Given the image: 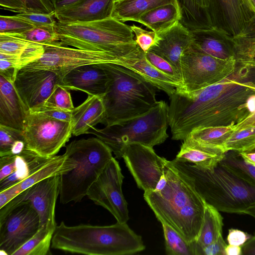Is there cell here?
<instances>
[{
  "label": "cell",
  "instance_id": "58",
  "mask_svg": "<svg viewBox=\"0 0 255 255\" xmlns=\"http://www.w3.org/2000/svg\"><path fill=\"white\" fill-rule=\"evenodd\" d=\"M255 122V113L253 115L249 117L248 119L238 124L235 128V130L238 131L244 129L248 127L253 125Z\"/></svg>",
  "mask_w": 255,
  "mask_h": 255
},
{
  "label": "cell",
  "instance_id": "44",
  "mask_svg": "<svg viewBox=\"0 0 255 255\" xmlns=\"http://www.w3.org/2000/svg\"><path fill=\"white\" fill-rule=\"evenodd\" d=\"M33 27L15 15L0 16V33H20Z\"/></svg>",
  "mask_w": 255,
  "mask_h": 255
},
{
  "label": "cell",
  "instance_id": "34",
  "mask_svg": "<svg viewBox=\"0 0 255 255\" xmlns=\"http://www.w3.org/2000/svg\"><path fill=\"white\" fill-rule=\"evenodd\" d=\"M221 162L236 175L255 186V166L247 162L239 152L227 151Z\"/></svg>",
  "mask_w": 255,
  "mask_h": 255
},
{
  "label": "cell",
  "instance_id": "50",
  "mask_svg": "<svg viewBox=\"0 0 255 255\" xmlns=\"http://www.w3.org/2000/svg\"><path fill=\"white\" fill-rule=\"evenodd\" d=\"M15 167L14 155L0 156V181L12 174Z\"/></svg>",
  "mask_w": 255,
  "mask_h": 255
},
{
  "label": "cell",
  "instance_id": "63",
  "mask_svg": "<svg viewBox=\"0 0 255 255\" xmlns=\"http://www.w3.org/2000/svg\"><path fill=\"white\" fill-rule=\"evenodd\" d=\"M252 0V1L253 2L254 4L255 5V0Z\"/></svg>",
  "mask_w": 255,
  "mask_h": 255
},
{
  "label": "cell",
  "instance_id": "30",
  "mask_svg": "<svg viewBox=\"0 0 255 255\" xmlns=\"http://www.w3.org/2000/svg\"><path fill=\"white\" fill-rule=\"evenodd\" d=\"M223 221L219 211L206 203L199 234L196 240L191 242L194 255L197 249L212 244L222 236Z\"/></svg>",
  "mask_w": 255,
  "mask_h": 255
},
{
  "label": "cell",
  "instance_id": "60",
  "mask_svg": "<svg viewBox=\"0 0 255 255\" xmlns=\"http://www.w3.org/2000/svg\"><path fill=\"white\" fill-rule=\"evenodd\" d=\"M167 178L163 169V172L157 183L155 189L153 190L156 191H160L163 190L167 184Z\"/></svg>",
  "mask_w": 255,
  "mask_h": 255
},
{
  "label": "cell",
  "instance_id": "14",
  "mask_svg": "<svg viewBox=\"0 0 255 255\" xmlns=\"http://www.w3.org/2000/svg\"><path fill=\"white\" fill-rule=\"evenodd\" d=\"M39 228V216L28 204L15 206L0 222V255H12Z\"/></svg>",
  "mask_w": 255,
  "mask_h": 255
},
{
  "label": "cell",
  "instance_id": "33",
  "mask_svg": "<svg viewBox=\"0 0 255 255\" xmlns=\"http://www.w3.org/2000/svg\"><path fill=\"white\" fill-rule=\"evenodd\" d=\"M231 43L236 62L255 63V27L234 36Z\"/></svg>",
  "mask_w": 255,
  "mask_h": 255
},
{
  "label": "cell",
  "instance_id": "31",
  "mask_svg": "<svg viewBox=\"0 0 255 255\" xmlns=\"http://www.w3.org/2000/svg\"><path fill=\"white\" fill-rule=\"evenodd\" d=\"M190 30L193 37V44L201 51L220 59H234L232 45L229 46L220 39L204 34L201 28Z\"/></svg>",
  "mask_w": 255,
  "mask_h": 255
},
{
  "label": "cell",
  "instance_id": "28",
  "mask_svg": "<svg viewBox=\"0 0 255 255\" xmlns=\"http://www.w3.org/2000/svg\"><path fill=\"white\" fill-rule=\"evenodd\" d=\"M169 3L180 4L179 0H116L112 16L124 23L136 22L143 13Z\"/></svg>",
  "mask_w": 255,
  "mask_h": 255
},
{
  "label": "cell",
  "instance_id": "32",
  "mask_svg": "<svg viewBox=\"0 0 255 255\" xmlns=\"http://www.w3.org/2000/svg\"><path fill=\"white\" fill-rule=\"evenodd\" d=\"M56 228L39 227L37 232L12 255H47L51 254L50 248Z\"/></svg>",
  "mask_w": 255,
  "mask_h": 255
},
{
  "label": "cell",
  "instance_id": "55",
  "mask_svg": "<svg viewBox=\"0 0 255 255\" xmlns=\"http://www.w3.org/2000/svg\"><path fill=\"white\" fill-rule=\"evenodd\" d=\"M26 148L24 138L16 141L12 145L10 151V155H16L21 153Z\"/></svg>",
  "mask_w": 255,
  "mask_h": 255
},
{
  "label": "cell",
  "instance_id": "20",
  "mask_svg": "<svg viewBox=\"0 0 255 255\" xmlns=\"http://www.w3.org/2000/svg\"><path fill=\"white\" fill-rule=\"evenodd\" d=\"M75 164L64 153L51 159L22 181L0 192V208L17 195L39 181L54 175H61L74 168Z\"/></svg>",
  "mask_w": 255,
  "mask_h": 255
},
{
  "label": "cell",
  "instance_id": "22",
  "mask_svg": "<svg viewBox=\"0 0 255 255\" xmlns=\"http://www.w3.org/2000/svg\"><path fill=\"white\" fill-rule=\"evenodd\" d=\"M105 109L101 97L88 95L86 100L72 111V135L87 133L99 123H103Z\"/></svg>",
  "mask_w": 255,
  "mask_h": 255
},
{
  "label": "cell",
  "instance_id": "29",
  "mask_svg": "<svg viewBox=\"0 0 255 255\" xmlns=\"http://www.w3.org/2000/svg\"><path fill=\"white\" fill-rule=\"evenodd\" d=\"M235 131L234 127H210L192 130L184 139L225 153V144Z\"/></svg>",
  "mask_w": 255,
  "mask_h": 255
},
{
  "label": "cell",
  "instance_id": "21",
  "mask_svg": "<svg viewBox=\"0 0 255 255\" xmlns=\"http://www.w3.org/2000/svg\"><path fill=\"white\" fill-rule=\"evenodd\" d=\"M26 114L13 82L0 74V124L22 131Z\"/></svg>",
  "mask_w": 255,
  "mask_h": 255
},
{
  "label": "cell",
  "instance_id": "46",
  "mask_svg": "<svg viewBox=\"0 0 255 255\" xmlns=\"http://www.w3.org/2000/svg\"><path fill=\"white\" fill-rule=\"evenodd\" d=\"M179 1L182 11L183 18L186 20L185 23L191 26H193V29L198 28L200 17L193 0H179Z\"/></svg>",
  "mask_w": 255,
  "mask_h": 255
},
{
  "label": "cell",
  "instance_id": "61",
  "mask_svg": "<svg viewBox=\"0 0 255 255\" xmlns=\"http://www.w3.org/2000/svg\"><path fill=\"white\" fill-rule=\"evenodd\" d=\"M244 214L249 215L255 219V203L247 208Z\"/></svg>",
  "mask_w": 255,
  "mask_h": 255
},
{
  "label": "cell",
  "instance_id": "15",
  "mask_svg": "<svg viewBox=\"0 0 255 255\" xmlns=\"http://www.w3.org/2000/svg\"><path fill=\"white\" fill-rule=\"evenodd\" d=\"M122 158L139 188L144 191L155 189L163 172L164 157L153 147L135 143L124 148Z\"/></svg>",
  "mask_w": 255,
  "mask_h": 255
},
{
  "label": "cell",
  "instance_id": "57",
  "mask_svg": "<svg viewBox=\"0 0 255 255\" xmlns=\"http://www.w3.org/2000/svg\"><path fill=\"white\" fill-rule=\"evenodd\" d=\"M225 255H243L242 247L227 245L225 249Z\"/></svg>",
  "mask_w": 255,
  "mask_h": 255
},
{
  "label": "cell",
  "instance_id": "12",
  "mask_svg": "<svg viewBox=\"0 0 255 255\" xmlns=\"http://www.w3.org/2000/svg\"><path fill=\"white\" fill-rule=\"evenodd\" d=\"M60 190V175L43 179L23 191L0 208V222L16 205L28 204L37 213L39 227L56 228L55 207Z\"/></svg>",
  "mask_w": 255,
  "mask_h": 255
},
{
  "label": "cell",
  "instance_id": "8",
  "mask_svg": "<svg viewBox=\"0 0 255 255\" xmlns=\"http://www.w3.org/2000/svg\"><path fill=\"white\" fill-rule=\"evenodd\" d=\"M168 105L161 100L141 116L102 129L94 127L87 133L96 135L120 159L128 144L137 143L153 147L163 143L168 137Z\"/></svg>",
  "mask_w": 255,
  "mask_h": 255
},
{
  "label": "cell",
  "instance_id": "1",
  "mask_svg": "<svg viewBox=\"0 0 255 255\" xmlns=\"http://www.w3.org/2000/svg\"><path fill=\"white\" fill-rule=\"evenodd\" d=\"M255 95V63L236 62L224 79L194 92L176 88L168 105L172 139L183 140L198 128L235 127L252 116L248 101Z\"/></svg>",
  "mask_w": 255,
  "mask_h": 255
},
{
  "label": "cell",
  "instance_id": "10",
  "mask_svg": "<svg viewBox=\"0 0 255 255\" xmlns=\"http://www.w3.org/2000/svg\"><path fill=\"white\" fill-rule=\"evenodd\" d=\"M235 59H220L201 51L193 44L180 59L181 87L194 92L214 84L229 75L235 68Z\"/></svg>",
  "mask_w": 255,
  "mask_h": 255
},
{
  "label": "cell",
  "instance_id": "3",
  "mask_svg": "<svg viewBox=\"0 0 255 255\" xmlns=\"http://www.w3.org/2000/svg\"><path fill=\"white\" fill-rule=\"evenodd\" d=\"M51 248L73 254L123 255L140 252L145 247L141 237L127 223L117 222L109 226H69L61 222L56 227Z\"/></svg>",
  "mask_w": 255,
  "mask_h": 255
},
{
  "label": "cell",
  "instance_id": "24",
  "mask_svg": "<svg viewBox=\"0 0 255 255\" xmlns=\"http://www.w3.org/2000/svg\"><path fill=\"white\" fill-rule=\"evenodd\" d=\"M182 18L180 5L169 3L143 13L136 22L143 25L158 35L181 21Z\"/></svg>",
  "mask_w": 255,
  "mask_h": 255
},
{
  "label": "cell",
  "instance_id": "38",
  "mask_svg": "<svg viewBox=\"0 0 255 255\" xmlns=\"http://www.w3.org/2000/svg\"><path fill=\"white\" fill-rule=\"evenodd\" d=\"M69 90L60 84L57 85L42 106L66 111H72L75 107Z\"/></svg>",
  "mask_w": 255,
  "mask_h": 255
},
{
  "label": "cell",
  "instance_id": "23",
  "mask_svg": "<svg viewBox=\"0 0 255 255\" xmlns=\"http://www.w3.org/2000/svg\"><path fill=\"white\" fill-rule=\"evenodd\" d=\"M125 67L138 74L157 89L166 93L169 97L176 88L181 87L179 83L150 63L142 50L137 55L129 58Z\"/></svg>",
  "mask_w": 255,
  "mask_h": 255
},
{
  "label": "cell",
  "instance_id": "45",
  "mask_svg": "<svg viewBox=\"0 0 255 255\" xmlns=\"http://www.w3.org/2000/svg\"><path fill=\"white\" fill-rule=\"evenodd\" d=\"M45 51L43 45L29 42L19 56L20 69L41 58Z\"/></svg>",
  "mask_w": 255,
  "mask_h": 255
},
{
  "label": "cell",
  "instance_id": "47",
  "mask_svg": "<svg viewBox=\"0 0 255 255\" xmlns=\"http://www.w3.org/2000/svg\"><path fill=\"white\" fill-rule=\"evenodd\" d=\"M24 3L27 12L52 14L54 7L50 0H21Z\"/></svg>",
  "mask_w": 255,
  "mask_h": 255
},
{
  "label": "cell",
  "instance_id": "16",
  "mask_svg": "<svg viewBox=\"0 0 255 255\" xmlns=\"http://www.w3.org/2000/svg\"><path fill=\"white\" fill-rule=\"evenodd\" d=\"M62 79L45 69L23 70L17 73L14 86L26 112L42 106Z\"/></svg>",
  "mask_w": 255,
  "mask_h": 255
},
{
  "label": "cell",
  "instance_id": "11",
  "mask_svg": "<svg viewBox=\"0 0 255 255\" xmlns=\"http://www.w3.org/2000/svg\"><path fill=\"white\" fill-rule=\"evenodd\" d=\"M22 134L27 148L40 155L52 157L56 155L71 137L72 124L29 111Z\"/></svg>",
  "mask_w": 255,
  "mask_h": 255
},
{
  "label": "cell",
  "instance_id": "18",
  "mask_svg": "<svg viewBox=\"0 0 255 255\" xmlns=\"http://www.w3.org/2000/svg\"><path fill=\"white\" fill-rule=\"evenodd\" d=\"M108 82L107 73L99 64H90L70 71L62 79L61 85L69 90L102 97L107 91Z\"/></svg>",
  "mask_w": 255,
  "mask_h": 255
},
{
  "label": "cell",
  "instance_id": "53",
  "mask_svg": "<svg viewBox=\"0 0 255 255\" xmlns=\"http://www.w3.org/2000/svg\"><path fill=\"white\" fill-rule=\"evenodd\" d=\"M199 17L202 13H207L211 7L213 0H193Z\"/></svg>",
  "mask_w": 255,
  "mask_h": 255
},
{
  "label": "cell",
  "instance_id": "42",
  "mask_svg": "<svg viewBox=\"0 0 255 255\" xmlns=\"http://www.w3.org/2000/svg\"><path fill=\"white\" fill-rule=\"evenodd\" d=\"M33 27H55L57 21L54 13L44 14L26 12L15 15Z\"/></svg>",
  "mask_w": 255,
  "mask_h": 255
},
{
  "label": "cell",
  "instance_id": "5",
  "mask_svg": "<svg viewBox=\"0 0 255 255\" xmlns=\"http://www.w3.org/2000/svg\"><path fill=\"white\" fill-rule=\"evenodd\" d=\"M172 162L191 179L206 203L219 212L242 214L255 203V186L236 175L221 161L212 170L189 162L174 159Z\"/></svg>",
  "mask_w": 255,
  "mask_h": 255
},
{
  "label": "cell",
  "instance_id": "41",
  "mask_svg": "<svg viewBox=\"0 0 255 255\" xmlns=\"http://www.w3.org/2000/svg\"><path fill=\"white\" fill-rule=\"evenodd\" d=\"M29 42L0 33V53L20 56Z\"/></svg>",
  "mask_w": 255,
  "mask_h": 255
},
{
  "label": "cell",
  "instance_id": "13",
  "mask_svg": "<svg viewBox=\"0 0 255 255\" xmlns=\"http://www.w3.org/2000/svg\"><path fill=\"white\" fill-rule=\"evenodd\" d=\"M124 178L119 162L113 157L87 194L96 205L107 209L118 222L123 223L129 219L128 203L122 191Z\"/></svg>",
  "mask_w": 255,
  "mask_h": 255
},
{
  "label": "cell",
  "instance_id": "2",
  "mask_svg": "<svg viewBox=\"0 0 255 255\" xmlns=\"http://www.w3.org/2000/svg\"><path fill=\"white\" fill-rule=\"evenodd\" d=\"M167 184L160 191H144L143 197L160 223H165L189 243L197 238L206 202L191 179L164 158Z\"/></svg>",
  "mask_w": 255,
  "mask_h": 255
},
{
  "label": "cell",
  "instance_id": "26",
  "mask_svg": "<svg viewBox=\"0 0 255 255\" xmlns=\"http://www.w3.org/2000/svg\"><path fill=\"white\" fill-rule=\"evenodd\" d=\"M224 155L225 153L184 139L174 160L192 163L200 168L212 170L223 159Z\"/></svg>",
  "mask_w": 255,
  "mask_h": 255
},
{
  "label": "cell",
  "instance_id": "17",
  "mask_svg": "<svg viewBox=\"0 0 255 255\" xmlns=\"http://www.w3.org/2000/svg\"><path fill=\"white\" fill-rule=\"evenodd\" d=\"M158 36L159 40L150 51L167 60L175 68L181 79V56L193 43L190 29L179 21Z\"/></svg>",
  "mask_w": 255,
  "mask_h": 255
},
{
  "label": "cell",
  "instance_id": "7",
  "mask_svg": "<svg viewBox=\"0 0 255 255\" xmlns=\"http://www.w3.org/2000/svg\"><path fill=\"white\" fill-rule=\"evenodd\" d=\"M66 155L75 166L60 175V200L66 204L80 202L113 157L111 149L98 137L74 140L66 146Z\"/></svg>",
  "mask_w": 255,
  "mask_h": 255
},
{
  "label": "cell",
  "instance_id": "54",
  "mask_svg": "<svg viewBox=\"0 0 255 255\" xmlns=\"http://www.w3.org/2000/svg\"><path fill=\"white\" fill-rule=\"evenodd\" d=\"M242 249L244 255H255V235L242 247Z\"/></svg>",
  "mask_w": 255,
  "mask_h": 255
},
{
  "label": "cell",
  "instance_id": "19",
  "mask_svg": "<svg viewBox=\"0 0 255 255\" xmlns=\"http://www.w3.org/2000/svg\"><path fill=\"white\" fill-rule=\"evenodd\" d=\"M116 0H80L56 11L54 16L62 22H89L112 16Z\"/></svg>",
  "mask_w": 255,
  "mask_h": 255
},
{
  "label": "cell",
  "instance_id": "51",
  "mask_svg": "<svg viewBox=\"0 0 255 255\" xmlns=\"http://www.w3.org/2000/svg\"><path fill=\"white\" fill-rule=\"evenodd\" d=\"M252 237L241 230L230 229L229 230L227 241L229 245L242 247Z\"/></svg>",
  "mask_w": 255,
  "mask_h": 255
},
{
  "label": "cell",
  "instance_id": "37",
  "mask_svg": "<svg viewBox=\"0 0 255 255\" xmlns=\"http://www.w3.org/2000/svg\"><path fill=\"white\" fill-rule=\"evenodd\" d=\"M255 147V125L235 131L225 144V150L250 151Z\"/></svg>",
  "mask_w": 255,
  "mask_h": 255
},
{
  "label": "cell",
  "instance_id": "39",
  "mask_svg": "<svg viewBox=\"0 0 255 255\" xmlns=\"http://www.w3.org/2000/svg\"><path fill=\"white\" fill-rule=\"evenodd\" d=\"M129 27L134 35L136 44L145 53L155 46L159 40L158 35L152 30H146L133 24Z\"/></svg>",
  "mask_w": 255,
  "mask_h": 255
},
{
  "label": "cell",
  "instance_id": "6",
  "mask_svg": "<svg viewBox=\"0 0 255 255\" xmlns=\"http://www.w3.org/2000/svg\"><path fill=\"white\" fill-rule=\"evenodd\" d=\"M55 29L63 46L109 51L122 57L131 56L140 50L129 25L112 16L89 22L57 21Z\"/></svg>",
  "mask_w": 255,
  "mask_h": 255
},
{
  "label": "cell",
  "instance_id": "49",
  "mask_svg": "<svg viewBox=\"0 0 255 255\" xmlns=\"http://www.w3.org/2000/svg\"><path fill=\"white\" fill-rule=\"evenodd\" d=\"M227 245L222 236L212 244L197 249L195 255H225V249Z\"/></svg>",
  "mask_w": 255,
  "mask_h": 255
},
{
  "label": "cell",
  "instance_id": "43",
  "mask_svg": "<svg viewBox=\"0 0 255 255\" xmlns=\"http://www.w3.org/2000/svg\"><path fill=\"white\" fill-rule=\"evenodd\" d=\"M145 56L148 62L153 66L179 83L181 87L180 76L167 60L150 50L145 53Z\"/></svg>",
  "mask_w": 255,
  "mask_h": 255
},
{
  "label": "cell",
  "instance_id": "48",
  "mask_svg": "<svg viewBox=\"0 0 255 255\" xmlns=\"http://www.w3.org/2000/svg\"><path fill=\"white\" fill-rule=\"evenodd\" d=\"M30 111L63 121L71 122L72 118V111L47 108L43 106Z\"/></svg>",
  "mask_w": 255,
  "mask_h": 255
},
{
  "label": "cell",
  "instance_id": "52",
  "mask_svg": "<svg viewBox=\"0 0 255 255\" xmlns=\"http://www.w3.org/2000/svg\"><path fill=\"white\" fill-rule=\"evenodd\" d=\"M0 5L5 9L18 13L27 12L26 6L21 0H0Z\"/></svg>",
  "mask_w": 255,
  "mask_h": 255
},
{
  "label": "cell",
  "instance_id": "4",
  "mask_svg": "<svg viewBox=\"0 0 255 255\" xmlns=\"http://www.w3.org/2000/svg\"><path fill=\"white\" fill-rule=\"evenodd\" d=\"M109 82L101 97L105 109L103 124H120L148 112L157 102L156 87L133 71L121 65L99 64Z\"/></svg>",
  "mask_w": 255,
  "mask_h": 255
},
{
  "label": "cell",
  "instance_id": "27",
  "mask_svg": "<svg viewBox=\"0 0 255 255\" xmlns=\"http://www.w3.org/2000/svg\"><path fill=\"white\" fill-rule=\"evenodd\" d=\"M234 36L242 32L255 18V5L252 0H220Z\"/></svg>",
  "mask_w": 255,
  "mask_h": 255
},
{
  "label": "cell",
  "instance_id": "56",
  "mask_svg": "<svg viewBox=\"0 0 255 255\" xmlns=\"http://www.w3.org/2000/svg\"><path fill=\"white\" fill-rule=\"evenodd\" d=\"M52 2L55 11L68 7L80 0H50Z\"/></svg>",
  "mask_w": 255,
  "mask_h": 255
},
{
  "label": "cell",
  "instance_id": "62",
  "mask_svg": "<svg viewBox=\"0 0 255 255\" xmlns=\"http://www.w3.org/2000/svg\"><path fill=\"white\" fill-rule=\"evenodd\" d=\"M255 125V122L253 125ZM252 125H251V126H252ZM252 151V152H255V147L253 149H252V150H251V151ZM247 152H248V151H247Z\"/></svg>",
  "mask_w": 255,
  "mask_h": 255
},
{
  "label": "cell",
  "instance_id": "25",
  "mask_svg": "<svg viewBox=\"0 0 255 255\" xmlns=\"http://www.w3.org/2000/svg\"><path fill=\"white\" fill-rule=\"evenodd\" d=\"M15 170L9 176L0 181V192L27 178L48 162L52 157L40 155L27 148L14 155Z\"/></svg>",
  "mask_w": 255,
  "mask_h": 255
},
{
  "label": "cell",
  "instance_id": "59",
  "mask_svg": "<svg viewBox=\"0 0 255 255\" xmlns=\"http://www.w3.org/2000/svg\"><path fill=\"white\" fill-rule=\"evenodd\" d=\"M241 156L248 163L255 166V152H241Z\"/></svg>",
  "mask_w": 255,
  "mask_h": 255
},
{
  "label": "cell",
  "instance_id": "9",
  "mask_svg": "<svg viewBox=\"0 0 255 255\" xmlns=\"http://www.w3.org/2000/svg\"><path fill=\"white\" fill-rule=\"evenodd\" d=\"M44 46L42 56L21 69L48 70L62 79L73 69L86 65L111 63L125 67L128 59L137 54L122 57L109 51L84 50L61 45Z\"/></svg>",
  "mask_w": 255,
  "mask_h": 255
},
{
  "label": "cell",
  "instance_id": "35",
  "mask_svg": "<svg viewBox=\"0 0 255 255\" xmlns=\"http://www.w3.org/2000/svg\"><path fill=\"white\" fill-rule=\"evenodd\" d=\"M2 33L43 45H61L55 27H35L20 33Z\"/></svg>",
  "mask_w": 255,
  "mask_h": 255
},
{
  "label": "cell",
  "instance_id": "40",
  "mask_svg": "<svg viewBox=\"0 0 255 255\" xmlns=\"http://www.w3.org/2000/svg\"><path fill=\"white\" fill-rule=\"evenodd\" d=\"M23 138L22 130L0 124V156L10 155L13 143Z\"/></svg>",
  "mask_w": 255,
  "mask_h": 255
},
{
  "label": "cell",
  "instance_id": "36",
  "mask_svg": "<svg viewBox=\"0 0 255 255\" xmlns=\"http://www.w3.org/2000/svg\"><path fill=\"white\" fill-rule=\"evenodd\" d=\"M161 223L163 230L167 255H194L191 243H188L180 234L168 224Z\"/></svg>",
  "mask_w": 255,
  "mask_h": 255
}]
</instances>
